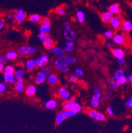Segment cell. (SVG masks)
Returning a JSON list of instances; mask_svg holds the SVG:
<instances>
[{"instance_id":"1","label":"cell","mask_w":132,"mask_h":133,"mask_svg":"<svg viewBox=\"0 0 132 133\" xmlns=\"http://www.w3.org/2000/svg\"><path fill=\"white\" fill-rule=\"evenodd\" d=\"M77 115V113H74L71 111H63L57 114L56 117H55V124L57 125H60L61 123H64V121L67 118L70 117H75Z\"/></svg>"},{"instance_id":"2","label":"cell","mask_w":132,"mask_h":133,"mask_svg":"<svg viewBox=\"0 0 132 133\" xmlns=\"http://www.w3.org/2000/svg\"><path fill=\"white\" fill-rule=\"evenodd\" d=\"M37 51V48L36 47L31 46H21L18 48V52L20 55L28 56L32 55Z\"/></svg>"},{"instance_id":"3","label":"cell","mask_w":132,"mask_h":133,"mask_svg":"<svg viewBox=\"0 0 132 133\" xmlns=\"http://www.w3.org/2000/svg\"><path fill=\"white\" fill-rule=\"evenodd\" d=\"M54 67L58 70L62 72L65 68L68 67V65L66 63L65 60V56L64 57H57L54 60Z\"/></svg>"},{"instance_id":"4","label":"cell","mask_w":132,"mask_h":133,"mask_svg":"<svg viewBox=\"0 0 132 133\" xmlns=\"http://www.w3.org/2000/svg\"><path fill=\"white\" fill-rule=\"evenodd\" d=\"M88 115L91 118H94V119H96V121H105V118H106L105 115L101 113H99V112H97L96 110L94 109L89 110L88 111Z\"/></svg>"},{"instance_id":"5","label":"cell","mask_w":132,"mask_h":133,"mask_svg":"<svg viewBox=\"0 0 132 133\" xmlns=\"http://www.w3.org/2000/svg\"><path fill=\"white\" fill-rule=\"evenodd\" d=\"M110 24V26L114 30H118L119 29H120L122 25V21H121L120 18L118 16L114 17L112 20H111Z\"/></svg>"},{"instance_id":"6","label":"cell","mask_w":132,"mask_h":133,"mask_svg":"<svg viewBox=\"0 0 132 133\" xmlns=\"http://www.w3.org/2000/svg\"><path fill=\"white\" fill-rule=\"evenodd\" d=\"M50 52L51 54H54V55L58 57H64V56H65V52L64 49L59 46H54V48L50 50Z\"/></svg>"},{"instance_id":"7","label":"cell","mask_w":132,"mask_h":133,"mask_svg":"<svg viewBox=\"0 0 132 133\" xmlns=\"http://www.w3.org/2000/svg\"><path fill=\"white\" fill-rule=\"evenodd\" d=\"M114 17V15L112 13L108 11H105L102 13L100 15V19H101L102 21L105 23H110L111 20L112 18Z\"/></svg>"},{"instance_id":"8","label":"cell","mask_w":132,"mask_h":133,"mask_svg":"<svg viewBox=\"0 0 132 133\" xmlns=\"http://www.w3.org/2000/svg\"><path fill=\"white\" fill-rule=\"evenodd\" d=\"M58 94H59V95L62 99L65 100L66 101H68L70 99V94L66 88L63 87V88H60L58 91Z\"/></svg>"},{"instance_id":"9","label":"cell","mask_w":132,"mask_h":133,"mask_svg":"<svg viewBox=\"0 0 132 133\" xmlns=\"http://www.w3.org/2000/svg\"><path fill=\"white\" fill-rule=\"evenodd\" d=\"M112 41L114 44H118V45H122L125 43L126 38L123 35L118 33L114 36V37L112 38Z\"/></svg>"},{"instance_id":"10","label":"cell","mask_w":132,"mask_h":133,"mask_svg":"<svg viewBox=\"0 0 132 133\" xmlns=\"http://www.w3.org/2000/svg\"><path fill=\"white\" fill-rule=\"evenodd\" d=\"M64 35L65 39L69 41H73L75 38V34L71 29H65L64 31Z\"/></svg>"},{"instance_id":"11","label":"cell","mask_w":132,"mask_h":133,"mask_svg":"<svg viewBox=\"0 0 132 133\" xmlns=\"http://www.w3.org/2000/svg\"><path fill=\"white\" fill-rule=\"evenodd\" d=\"M112 55L117 59L122 58L125 56V52L122 48H113L111 50Z\"/></svg>"},{"instance_id":"12","label":"cell","mask_w":132,"mask_h":133,"mask_svg":"<svg viewBox=\"0 0 132 133\" xmlns=\"http://www.w3.org/2000/svg\"><path fill=\"white\" fill-rule=\"evenodd\" d=\"M109 85L111 89H118L120 87V83L118 82V79L116 77H115L114 76H112L109 80Z\"/></svg>"},{"instance_id":"13","label":"cell","mask_w":132,"mask_h":133,"mask_svg":"<svg viewBox=\"0 0 132 133\" xmlns=\"http://www.w3.org/2000/svg\"><path fill=\"white\" fill-rule=\"evenodd\" d=\"M26 17V13L25 11L22 9H19L17 11L16 15H15V19L17 22H23Z\"/></svg>"},{"instance_id":"14","label":"cell","mask_w":132,"mask_h":133,"mask_svg":"<svg viewBox=\"0 0 132 133\" xmlns=\"http://www.w3.org/2000/svg\"><path fill=\"white\" fill-rule=\"evenodd\" d=\"M3 79H4V81L5 82H7V83H13L15 82H16L15 79V77L14 74H10V73H7V72H5L3 74Z\"/></svg>"},{"instance_id":"15","label":"cell","mask_w":132,"mask_h":133,"mask_svg":"<svg viewBox=\"0 0 132 133\" xmlns=\"http://www.w3.org/2000/svg\"><path fill=\"white\" fill-rule=\"evenodd\" d=\"M57 105H58V103H57V101L55 99L48 100L44 103V107L49 110L54 109L56 108Z\"/></svg>"},{"instance_id":"16","label":"cell","mask_w":132,"mask_h":133,"mask_svg":"<svg viewBox=\"0 0 132 133\" xmlns=\"http://www.w3.org/2000/svg\"><path fill=\"white\" fill-rule=\"evenodd\" d=\"M122 29L125 32H130L132 31V22L130 21H124L122 23Z\"/></svg>"},{"instance_id":"17","label":"cell","mask_w":132,"mask_h":133,"mask_svg":"<svg viewBox=\"0 0 132 133\" xmlns=\"http://www.w3.org/2000/svg\"><path fill=\"white\" fill-rule=\"evenodd\" d=\"M75 45L73 41H67L65 43V45H64V49L65 50V52H71L73 50H74Z\"/></svg>"},{"instance_id":"18","label":"cell","mask_w":132,"mask_h":133,"mask_svg":"<svg viewBox=\"0 0 132 133\" xmlns=\"http://www.w3.org/2000/svg\"><path fill=\"white\" fill-rule=\"evenodd\" d=\"M76 102V99L75 97H72L67 101L64 105V111H71V107Z\"/></svg>"},{"instance_id":"19","label":"cell","mask_w":132,"mask_h":133,"mask_svg":"<svg viewBox=\"0 0 132 133\" xmlns=\"http://www.w3.org/2000/svg\"><path fill=\"white\" fill-rule=\"evenodd\" d=\"M120 6L118 3H114L111 5L108 8V11L112 14H118L120 12Z\"/></svg>"},{"instance_id":"20","label":"cell","mask_w":132,"mask_h":133,"mask_svg":"<svg viewBox=\"0 0 132 133\" xmlns=\"http://www.w3.org/2000/svg\"><path fill=\"white\" fill-rule=\"evenodd\" d=\"M25 68L28 70H32L36 66V60L34 59H29L25 63Z\"/></svg>"},{"instance_id":"21","label":"cell","mask_w":132,"mask_h":133,"mask_svg":"<svg viewBox=\"0 0 132 133\" xmlns=\"http://www.w3.org/2000/svg\"><path fill=\"white\" fill-rule=\"evenodd\" d=\"M100 100L99 99L96 95H93L91 97V105L92 106V107L94 109L98 108L99 105H100Z\"/></svg>"},{"instance_id":"22","label":"cell","mask_w":132,"mask_h":133,"mask_svg":"<svg viewBox=\"0 0 132 133\" xmlns=\"http://www.w3.org/2000/svg\"><path fill=\"white\" fill-rule=\"evenodd\" d=\"M43 45L46 49L50 50V49H52V48L55 46V43L52 38H50V39L43 42Z\"/></svg>"},{"instance_id":"23","label":"cell","mask_w":132,"mask_h":133,"mask_svg":"<svg viewBox=\"0 0 132 133\" xmlns=\"http://www.w3.org/2000/svg\"><path fill=\"white\" fill-rule=\"evenodd\" d=\"M76 16L78 22L80 23H83L85 21V15L83 11L79 10L76 12Z\"/></svg>"},{"instance_id":"24","label":"cell","mask_w":132,"mask_h":133,"mask_svg":"<svg viewBox=\"0 0 132 133\" xmlns=\"http://www.w3.org/2000/svg\"><path fill=\"white\" fill-rule=\"evenodd\" d=\"M15 89L18 93H21L24 90V82L23 79H17L16 81Z\"/></svg>"},{"instance_id":"25","label":"cell","mask_w":132,"mask_h":133,"mask_svg":"<svg viewBox=\"0 0 132 133\" xmlns=\"http://www.w3.org/2000/svg\"><path fill=\"white\" fill-rule=\"evenodd\" d=\"M46 76L42 72H39L37 74V76H36V78L35 79V82L37 84H40V83H43L46 80Z\"/></svg>"},{"instance_id":"26","label":"cell","mask_w":132,"mask_h":133,"mask_svg":"<svg viewBox=\"0 0 132 133\" xmlns=\"http://www.w3.org/2000/svg\"><path fill=\"white\" fill-rule=\"evenodd\" d=\"M36 92V88L33 85H29L26 89V94L29 96H33Z\"/></svg>"},{"instance_id":"27","label":"cell","mask_w":132,"mask_h":133,"mask_svg":"<svg viewBox=\"0 0 132 133\" xmlns=\"http://www.w3.org/2000/svg\"><path fill=\"white\" fill-rule=\"evenodd\" d=\"M40 15L38 14H32L29 16V21L32 23H38L40 22L41 20Z\"/></svg>"},{"instance_id":"28","label":"cell","mask_w":132,"mask_h":133,"mask_svg":"<svg viewBox=\"0 0 132 133\" xmlns=\"http://www.w3.org/2000/svg\"><path fill=\"white\" fill-rule=\"evenodd\" d=\"M14 75L17 79H23V78L25 77V72L23 69H18L15 72Z\"/></svg>"},{"instance_id":"29","label":"cell","mask_w":132,"mask_h":133,"mask_svg":"<svg viewBox=\"0 0 132 133\" xmlns=\"http://www.w3.org/2000/svg\"><path fill=\"white\" fill-rule=\"evenodd\" d=\"M18 56V53L15 50H10L8 51L6 54V57L8 60H14L17 58Z\"/></svg>"},{"instance_id":"30","label":"cell","mask_w":132,"mask_h":133,"mask_svg":"<svg viewBox=\"0 0 132 133\" xmlns=\"http://www.w3.org/2000/svg\"><path fill=\"white\" fill-rule=\"evenodd\" d=\"M58 81V76L55 74H50L48 77V82L51 85H54Z\"/></svg>"},{"instance_id":"31","label":"cell","mask_w":132,"mask_h":133,"mask_svg":"<svg viewBox=\"0 0 132 133\" xmlns=\"http://www.w3.org/2000/svg\"><path fill=\"white\" fill-rule=\"evenodd\" d=\"M65 60L68 66L77 62V58L73 56H65Z\"/></svg>"},{"instance_id":"32","label":"cell","mask_w":132,"mask_h":133,"mask_svg":"<svg viewBox=\"0 0 132 133\" xmlns=\"http://www.w3.org/2000/svg\"><path fill=\"white\" fill-rule=\"evenodd\" d=\"M82 107L80 105V104H79L78 103L75 102L71 107V111H73V112H74L75 113H78L79 112L81 111Z\"/></svg>"},{"instance_id":"33","label":"cell","mask_w":132,"mask_h":133,"mask_svg":"<svg viewBox=\"0 0 132 133\" xmlns=\"http://www.w3.org/2000/svg\"><path fill=\"white\" fill-rule=\"evenodd\" d=\"M38 38L42 42L47 41V40L50 39V35L48 33H44V32H40L39 35H38Z\"/></svg>"},{"instance_id":"34","label":"cell","mask_w":132,"mask_h":133,"mask_svg":"<svg viewBox=\"0 0 132 133\" xmlns=\"http://www.w3.org/2000/svg\"><path fill=\"white\" fill-rule=\"evenodd\" d=\"M124 76H125V72L122 68L117 69L114 72V76L118 78V79L122 78V77H123Z\"/></svg>"},{"instance_id":"35","label":"cell","mask_w":132,"mask_h":133,"mask_svg":"<svg viewBox=\"0 0 132 133\" xmlns=\"http://www.w3.org/2000/svg\"><path fill=\"white\" fill-rule=\"evenodd\" d=\"M93 92H94V95H96L99 99L101 100L102 98V95L101 91H100V89L99 88H97L96 86L93 87Z\"/></svg>"},{"instance_id":"36","label":"cell","mask_w":132,"mask_h":133,"mask_svg":"<svg viewBox=\"0 0 132 133\" xmlns=\"http://www.w3.org/2000/svg\"><path fill=\"white\" fill-rule=\"evenodd\" d=\"M103 36L105 38H108V39H110V38H113L114 36V32L112 31L108 30V31H106L105 32H104Z\"/></svg>"},{"instance_id":"37","label":"cell","mask_w":132,"mask_h":133,"mask_svg":"<svg viewBox=\"0 0 132 133\" xmlns=\"http://www.w3.org/2000/svg\"><path fill=\"white\" fill-rule=\"evenodd\" d=\"M52 28L50 26H45V25H41L40 26V32H44V33H48L51 31Z\"/></svg>"},{"instance_id":"38","label":"cell","mask_w":132,"mask_h":133,"mask_svg":"<svg viewBox=\"0 0 132 133\" xmlns=\"http://www.w3.org/2000/svg\"><path fill=\"white\" fill-rule=\"evenodd\" d=\"M41 25H45V26H50L51 21L49 18L44 17L42 18L40 20Z\"/></svg>"},{"instance_id":"39","label":"cell","mask_w":132,"mask_h":133,"mask_svg":"<svg viewBox=\"0 0 132 133\" xmlns=\"http://www.w3.org/2000/svg\"><path fill=\"white\" fill-rule=\"evenodd\" d=\"M5 72H7V73H10V74H14V72H15V68L13 66H10V65H8L6 67H5Z\"/></svg>"},{"instance_id":"40","label":"cell","mask_w":132,"mask_h":133,"mask_svg":"<svg viewBox=\"0 0 132 133\" xmlns=\"http://www.w3.org/2000/svg\"><path fill=\"white\" fill-rule=\"evenodd\" d=\"M46 64L43 62V60L40 58H38V59H36V67L38 68H42Z\"/></svg>"},{"instance_id":"41","label":"cell","mask_w":132,"mask_h":133,"mask_svg":"<svg viewBox=\"0 0 132 133\" xmlns=\"http://www.w3.org/2000/svg\"><path fill=\"white\" fill-rule=\"evenodd\" d=\"M118 82H119L120 85H125V84H126L127 82H128V78H127V77L126 76H123V77L118 79Z\"/></svg>"},{"instance_id":"42","label":"cell","mask_w":132,"mask_h":133,"mask_svg":"<svg viewBox=\"0 0 132 133\" xmlns=\"http://www.w3.org/2000/svg\"><path fill=\"white\" fill-rule=\"evenodd\" d=\"M75 76L77 77H82V76L84 75V72L82 69L79 68H77L75 69Z\"/></svg>"},{"instance_id":"43","label":"cell","mask_w":132,"mask_h":133,"mask_svg":"<svg viewBox=\"0 0 132 133\" xmlns=\"http://www.w3.org/2000/svg\"><path fill=\"white\" fill-rule=\"evenodd\" d=\"M42 72L46 76H49V75H50V72H51L50 68L48 67V66H46V67H44L43 68Z\"/></svg>"},{"instance_id":"44","label":"cell","mask_w":132,"mask_h":133,"mask_svg":"<svg viewBox=\"0 0 132 133\" xmlns=\"http://www.w3.org/2000/svg\"><path fill=\"white\" fill-rule=\"evenodd\" d=\"M126 105L129 108L132 109V96H130L128 99L126 101Z\"/></svg>"},{"instance_id":"45","label":"cell","mask_w":132,"mask_h":133,"mask_svg":"<svg viewBox=\"0 0 132 133\" xmlns=\"http://www.w3.org/2000/svg\"><path fill=\"white\" fill-rule=\"evenodd\" d=\"M6 89H7V87H6L5 83L3 82H0V94L4 93Z\"/></svg>"},{"instance_id":"46","label":"cell","mask_w":132,"mask_h":133,"mask_svg":"<svg viewBox=\"0 0 132 133\" xmlns=\"http://www.w3.org/2000/svg\"><path fill=\"white\" fill-rule=\"evenodd\" d=\"M40 58L43 60V62L45 63L46 64H48V63L50 62L49 57H48L47 55H46V54H44V55H42V56H40Z\"/></svg>"},{"instance_id":"47","label":"cell","mask_w":132,"mask_h":133,"mask_svg":"<svg viewBox=\"0 0 132 133\" xmlns=\"http://www.w3.org/2000/svg\"><path fill=\"white\" fill-rule=\"evenodd\" d=\"M70 81L71 83H76L77 82V78L75 75H71L70 76Z\"/></svg>"},{"instance_id":"48","label":"cell","mask_w":132,"mask_h":133,"mask_svg":"<svg viewBox=\"0 0 132 133\" xmlns=\"http://www.w3.org/2000/svg\"><path fill=\"white\" fill-rule=\"evenodd\" d=\"M117 61H118V64L120 65V66H123L126 65V61L123 58H122L117 59Z\"/></svg>"},{"instance_id":"49","label":"cell","mask_w":132,"mask_h":133,"mask_svg":"<svg viewBox=\"0 0 132 133\" xmlns=\"http://www.w3.org/2000/svg\"><path fill=\"white\" fill-rule=\"evenodd\" d=\"M8 60L7 58L6 57V56H0V64H4L6 63Z\"/></svg>"},{"instance_id":"50","label":"cell","mask_w":132,"mask_h":133,"mask_svg":"<svg viewBox=\"0 0 132 133\" xmlns=\"http://www.w3.org/2000/svg\"><path fill=\"white\" fill-rule=\"evenodd\" d=\"M107 113L108 115L110 116H113L114 115V112L113 109H112V107H108L107 108Z\"/></svg>"},{"instance_id":"51","label":"cell","mask_w":132,"mask_h":133,"mask_svg":"<svg viewBox=\"0 0 132 133\" xmlns=\"http://www.w3.org/2000/svg\"><path fill=\"white\" fill-rule=\"evenodd\" d=\"M65 10H64L63 8H59V9L57 10V13H58V15H64L65 14Z\"/></svg>"},{"instance_id":"52","label":"cell","mask_w":132,"mask_h":133,"mask_svg":"<svg viewBox=\"0 0 132 133\" xmlns=\"http://www.w3.org/2000/svg\"><path fill=\"white\" fill-rule=\"evenodd\" d=\"M7 18L9 19V20H14L15 19V15L13 14V13H9L7 15Z\"/></svg>"},{"instance_id":"53","label":"cell","mask_w":132,"mask_h":133,"mask_svg":"<svg viewBox=\"0 0 132 133\" xmlns=\"http://www.w3.org/2000/svg\"><path fill=\"white\" fill-rule=\"evenodd\" d=\"M63 25H64V27L65 29H70V26H71V25L69 22L67 21H65V22L63 23Z\"/></svg>"},{"instance_id":"54","label":"cell","mask_w":132,"mask_h":133,"mask_svg":"<svg viewBox=\"0 0 132 133\" xmlns=\"http://www.w3.org/2000/svg\"><path fill=\"white\" fill-rule=\"evenodd\" d=\"M127 78H128V82H129L131 83H132V74L128 75V77H127Z\"/></svg>"},{"instance_id":"55","label":"cell","mask_w":132,"mask_h":133,"mask_svg":"<svg viewBox=\"0 0 132 133\" xmlns=\"http://www.w3.org/2000/svg\"><path fill=\"white\" fill-rule=\"evenodd\" d=\"M107 97L108 98H112L113 97V94H112V91H109L107 94Z\"/></svg>"},{"instance_id":"56","label":"cell","mask_w":132,"mask_h":133,"mask_svg":"<svg viewBox=\"0 0 132 133\" xmlns=\"http://www.w3.org/2000/svg\"><path fill=\"white\" fill-rule=\"evenodd\" d=\"M4 26H5L4 22H3V21H0V31H1L3 27H4Z\"/></svg>"},{"instance_id":"57","label":"cell","mask_w":132,"mask_h":133,"mask_svg":"<svg viewBox=\"0 0 132 133\" xmlns=\"http://www.w3.org/2000/svg\"><path fill=\"white\" fill-rule=\"evenodd\" d=\"M3 70H5L4 66H3V64H0V72H2V71H3Z\"/></svg>"},{"instance_id":"58","label":"cell","mask_w":132,"mask_h":133,"mask_svg":"<svg viewBox=\"0 0 132 133\" xmlns=\"http://www.w3.org/2000/svg\"><path fill=\"white\" fill-rule=\"evenodd\" d=\"M106 46L108 47V48H112V43H106Z\"/></svg>"},{"instance_id":"59","label":"cell","mask_w":132,"mask_h":133,"mask_svg":"<svg viewBox=\"0 0 132 133\" xmlns=\"http://www.w3.org/2000/svg\"><path fill=\"white\" fill-rule=\"evenodd\" d=\"M131 9H132V5H131Z\"/></svg>"}]
</instances>
